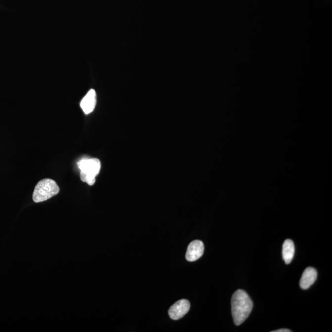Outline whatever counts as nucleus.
Instances as JSON below:
<instances>
[{
    "label": "nucleus",
    "instance_id": "obj_8",
    "mask_svg": "<svg viewBox=\"0 0 332 332\" xmlns=\"http://www.w3.org/2000/svg\"><path fill=\"white\" fill-rule=\"evenodd\" d=\"M283 258L286 264H289L295 255V245L292 240H285L283 245Z\"/></svg>",
    "mask_w": 332,
    "mask_h": 332
},
{
    "label": "nucleus",
    "instance_id": "obj_4",
    "mask_svg": "<svg viewBox=\"0 0 332 332\" xmlns=\"http://www.w3.org/2000/svg\"><path fill=\"white\" fill-rule=\"evenodd\" d=\"M190 308V303L187 300H181L177 301L171 306L169 310L170 318L173 320H178L188 313Z\"/></svg>",
    "mask_w": 332,
    "mask_h": 332
},
{
    "label": "nucleus",
    "instance_id": "obj_5",
    "mask_svg": "<svg viewBox=\"0 0 332 332\" xmlns=\"http://www.w3.org/2000/svg\"><path fill=\"white\" fill-rule=\"evenodd\" d=\"M204 245L201 240H194L190 243L186 255V258L189 262H194L199 259L203 255Z\"/></svg>",
    "mask_w": 332,
    "mask_h": 332
},
{
    "label": "nucleus",
    "instance_id": "obj_6",
    "mask_svg": "<svg viewBox=\"0 0 332 332\" xmlns=\"http://www.w3.org/2000/svg\"><path fill=\"white\" fill-rule=\"evenodd\" d=\"M97 105V94L95 91L91 89L83 98L80 103V106L84 113L88 115L92 113Z\"/></svg>",
    "mask_w": 332,
    "mask_h": 332
},
{
    "label": "nucleus",
    "instance_id": "obj_1",
    "mask_svg": "<svg viewBox=\"0 0 332 332\" xmlns=\"http://www.w3.org/2000/svg\"><path fill=\"white\" fill-rule=\"evenodd\" d=\"M231 306L233 321L235 325L239 326L249 316L253 303L244 290H237L233 293L231 300Z\"/></svg>",
    "mask_w": 332,
    "mask_h": 332
},
{
    "label": "nucleus",
    "instance_id": "obj_2",
    "mask_svg": "<svg viewBox=\"0 0 332 332\" xmlns=\"http://www.w3.org/2000/svg\"><path fill=\"white\" fill-rule=\"evenodd\" d=\"M60 191V188L54 180L43 179L35 186L33 200L35 202H44L56 196Z\"/></svg>",
    "mask_w": 332,
    "mask_h": 332
},
{
    "label": "nucleus",
    "instance_id": "obj_3",
    "mask_svg": "<svg viewBox=\"0 0 332 332\" xmlns=\"http://www.w3.org/2000/svg\"><path fill=\"white\" fill-rule=\"evenodd\" d=\"M80 169V179L90 186L95 184L101 169V163L97 158L82 159L78 163Z\"/></svg>",
    "mask_w": 332,
    "mask_h": 332
},
{
    "label": "nucleus",
    "instance_id": "obj_9",
    "mask_svg": "<svg viewBox=\"0 0 332 332\" xmlns=\"http://www.w3.org/2000/svg\"><path fill=\"white\" fill-rule=\"evenodd\" d=\"M291 330H289V329H278V330H276V331H273L271 332H291Z\"/></svg>",
    "mask_w": 332,
    "mask_h": 332
},
{
    "label": "nucleus",
    "instance_id": "obj_7",
    "mask_svg": "<svg viewBox=\"0 0 332 332\" xmlns=\"http://www.w3.org/2000/svg\"><path fill=\"white\" fill-rule=\"evenodd\" d=\"M317 275H318V273L314 268L308 267L306 268L300 280V287L303 290H306L310 288L315 282Z\"/></svg>",
    "mask_w": 332,
    "mask_h": 332
}]
</instances>
